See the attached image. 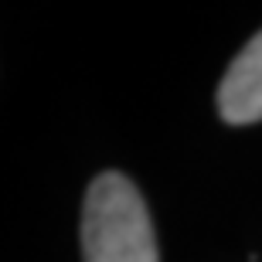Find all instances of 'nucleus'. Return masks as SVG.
<instances>
[{"label": "nucleus", "instance_id": "nucleus-1", "mask_svg": "<svg viewBox=\"0 0 262 262\" xmlns=\"http://www.w3.org/2000/svg\"><path fill=\"white\" fill-rule=\"evenodd\" d=\"M85 262H160L154 222L129 177L106 170L85 191L82 208Z\"/></svg>", "mask_w": 262, "mask_h": 262}, {"label": "nucleus", "instance_id": "nucleus-2", "mask_svg": "<svg viewBox=\"0 0 262 262\" xmlns=\"http://www.w3.org/2000/svg\"><path fill=\"white\" fill-rule=\"evenodd\" d=\"M218 113L232 126L262 123V31L228 65L218 85Z\"/></svg>", "mask_w": 262, "mask_h": 262}]
</instances>
